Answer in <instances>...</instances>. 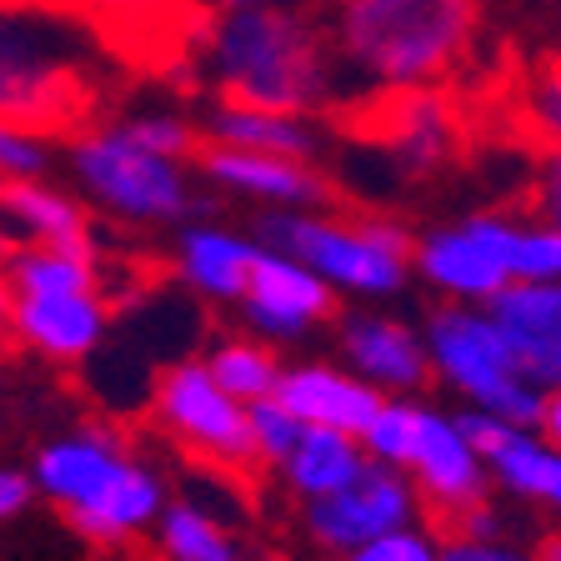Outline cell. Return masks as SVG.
I'll return each instance as SVG.
<instances>
[{
	"label": "cell",
	"mask_w": 561,
	"mask_h": 561,
	"mask_svg": "<svg viewBox=\"0 0 561 561\" xmlns=\"http://www.w3.org/2000/svg\"><path fill=\"white\" fill-rule=\"evenodd\" d=\"M181 60L210 101H245L296 116L356 111V85L336 50L321 0H271L241 11H201Z\"/></svg>",
	"instance_id": "6da1fadb"
},
{
	"label": "cell",
	"mask_w": 561,
	"mask_h": 561,
	"mask_svg": "<svg viewBox=\"0 0 561 561\" xmlns=\"http://www.w3.org/2000/svg\"><path fill=\"white\" fill-rule=\"evenodd\" d=\"M201 146H206L201 116L146 101L105 121H85L66 140L60 161L95 216L130 231H161V226H186L201 210Z\"/></svg>",
	"instance_id": "7a4b0ae2"
},
{
	"label": "cell",
	"mask_w": 561,
	"mask_h": 561,
	"mask_svg": "<svg viewBox=\"0 0 561 561\" xmlns=\"http://www.w3.org/2000/svg\"><path fill=\"white\" fill-rule=\"evenodd\" d=\"M356 105L451 85L481 41L486 0H321Z\"/></svg>",
	"instance_id": "3957f363"
},
{
	"label": "cell",
	"mask_w": 561,
	"mask_h": 561,
	"mask_svg": "<svg viewBox=\"0 0 561 561\" xmlns=\"http://www.w3.org/2000/svg\"><path fill=\"white\" fill-rule=\"evenodd\" d=\"M91 46H105V35L60 0L0 5V116L46 130L81 121L95 85Z\"/></svg>",
	"instance_id": "277c9868"
},
{
	"label": "cell",
	"mask_w": 561,
	"mask_h": 561,
	"mask_svg": "<svg viewBox=\"0 0 561 561\" xmlns=\"http://www.w3.org/2000/svg\"><path fill=\"white\" fill-rule=\"evenodd\" d=\"M256 236L271 251L306 261L331 291L351 306L397 301L416 276V236L391 216H346V210H266Z\"/></svg>",
	"instance_id": "5b68a950"
},
{
	"label": "cell",
	"mask_w": 561,
	"mask_h": 561,
	"mask_svg": "<svg viewBox=\"0 0 561 561\" xmlns=\"http://www.w3.org/2000/svg\"><path fill=\"white\" fill-rule=\"evenodd\" d=\"M426 351H432V371L446 391L477 411L512 421V426H537L547 407V386L522 371L512 336L502 331L491 306L442 301L426 321Z\"/></svg>",
	"instance_id": "8992f818"
},
{
	"label": "cell",
	"mask_w": 561,
	"mask_h": 561,
	"mask_svg": "<svg viewBox=\"0 0 561 561\" xmlns=\"http://www.w3.org/2000/svg\"><path fill=\"white\" fill-rule=\"evenodd\" d=\"M146 407H151L156 426L206 467L231 471V477L261 467L256 436H251V407L216 381L206 356H175L151 381Z\"/></svg>",
	"instance_id": "52a82bcc"
},
{
	"label": "cell",
	"mask_w": 561,
	"mask_h": 561,
	"mask_svg": "<svg viewBox=\"0 0 561 561\" xmlns=\"http://www.w3.org/2000/svg\"><path fill=\"white\" fill-rule=\"evenodd\" d=\"M516 221L502 210H477L461 221L416 236V280L442 301L491 306L516 286Z\"/></svg>",
	"instance_id": "ba28073f"
},
{
	"label": "cell",
	"mask_w": 561,
	"mask_h": 561,
	"mask_svg": "<svg viewBox=\"0 0 561 561\" xmlns=\"http://www.w3.org/2000/svg\"><path fill=\"white\" fill-rule=\"evenodd\" d=\"M416 512H421V491L407 477V467L366 461V471L351 486L331 491L321 502H306L301 526L327 557H346V551L366 547L376 537H391L401 526H416Z\"/></svg>",
	"instance_id": "9c48e42d"
},
{
	"label": "cell",
	"mask_w": 561,
	"mask_h": 561,
	"mask_svg": "<svg viewBox=\"0 0 561 561\" xmlns=\"http://www.w3.org/2000/svg\"><path fill=\"white\" fill-rule=\"evenodd\" d=\"M201 186L210 196L236 201V206L266 210H316L331 206V175L321 161L301 156H271V151H236V146H201L196 156Z\"/></svg>",
	"instance_id": "30bf717a"
},
{
	"label": "cell",
	"mask_w": 561,
	"mask_h": 561,
	"mask_svg": "<svg viewBox=\"0 0 561 561\" xmlns=\"http://www.w3.org/2000/svg\"><path fill=\"white\" fill-rule=\"evenodd\" d=\"M407 477L416 481L421 506H432L446 522H461L496 486L486 456L467 436L461 416L442 407H426V401H421V416H416V442H411V456H407Z\"/></svg>",
	"instance_id": "8fae6325"
},
{
	"label": "cell",
	"mask_w": 561,
	"mask_h": 561,
	"mask_svg": "<svg viewBox=\"0 0 561 561\" xmlns=\"http://www.w3.org/2000/svg\"><path fill=\"white\" fill-rule=\"evenodd\" d=\"M336 306H341V296L331 291L306 261L261 245L256 276H251V286H245L236 311H241L245 331H256L261 341L291 346V341H306V336H316V331L336 327V316H341Z\"/></svg>",
	"instance_id": "7c38bea8"
},
{
	"label": "cell",
	"mask_w": 561,
	"mask_h": 561,
	"mask_svg": "<svg viewBox=\"0 0 561 561\" xmlns=\"http://www.w3.org/2000/svg\"><path fill=\"white\" fill-rule=\"evenodd\" d=\"M362 116L371 121L397 175H436L442 165H451V156L461 151V136H467L461 105L446 85L376 95V101H362Z\"/></svg>",
	"instance_id": "4fadbf2b"
},
{
	"label": "cell",
	"mask_w": 561,
	"mask_h": 561,
	"mask_svg": "<svg viewBox=\"0 0 561 561\" xmlns=\"http://www.w3.org/2000/svg\"><path fill=\"white\" fill-rule=\"evenodd\" d=\"M336 356L341 366L371 381L381 397H416L432 381V351L426 331L411 327L407 316L381 311V306H351L336 316Z\"/></svg>",
	"instance_id": "5bb4252c"
},
{
	"label": "cell",
	"mask_w": 561,
	"mask_h": 561,
	"mask_svg": "<svg viewBox=\"0 0 561 561\" xmlns=\"http://www.w3.org/2000/svg\"><path fill=\"white\" fill-rule=\"evenodd\" d=\"M11 336L41 362L81 366L111 341V296L101 286H60V291H15Z\"/></svg>",
	"instance_id": "9a60e30c"
},
{
	"label": "cell",
	"mask_w": 561,
	"mask_h": 561,
	"mask_svg": "<svg viewBox=\"0 0 561 561\" xmlns=\"http://www.w3.org/2000/svg\"><path fill=\"white\" fill-rule=\"evenodd\" d=\"M467 436L481 446L491 467V481L516 496V502H531L541 512L561 516V446L551 442L541 426H512V421L491 416V411L461 407L456 411Z\"/></svg>",
	"instance_id": "2e32d148"
},
{
	"label": "cell",
	"mask_w": 561,
	"mask_h": 561,
	"mask_svg": "<svg viewBox=\"0 0 561 561\" xmlns=\"http://www.w3.org/2000/svg\"><path fill=\"white\" fill-rule=\"evenodd\" d=\"M256 261H261L256 231L206 221V216H191L186 226H175L171 241L175 286L206 306H241L245 286L256 276Z\"/></svg>",
	"instance_id": "e0dca14e"
},
{
	"label": "cell",
	"mask_w": 561,
	"mask_h": 561,
	"mask_svg": "<svg viewBox=\"0 0 561 561\" xmlns=\"http://www.w3.org/2000/svg\"><path fill=\"white\" fill-rule=\"evenodd\" d=\"M171 502L175 496H171L165 471L156 461H146V456L126 451L121 467L101 481V491H95L81 512H70L66 522L85 541H95V547H130V541L151 537Z\"/></svg>",
	"instance_id": "ac0fdd59"
},
{
	"label": "cell",
	"mask_w": 561,
	"mask_h": 561,
	"mask_svg": "<svg viewBox=\"0 0 561 561\" xmlns=\"http://www.w3.org/2000/svg\"><path fill=\"white\" fill-rule=\"evenodd\" d=\"M126 451H130L126 436L116 426H105V421H85V426L46 436V442L35 446V461H31L41 502H50L60 516L81 512L95 491H101V481L121 467Z\"/></svg>",
	"instance_id": "d6986e66"
},
{
	"label": "cell",
	"mask_w": 561,
	"mask_h": 561,
	"mask_svg": "<svg viewBox=\"0 0 561 561\" xmlns=\"http://www.w3.org/2000/svg\"><path fill=\"white\" fill-rule=\"evenodd\" d=\"M95 210L76 186H60L50 175L15 181L0 191V241L5 245H76L95 251Z\"/></svg>",
	"instance_id": "ffe728a7"
},
{
	"label": "cell",
	"mask_w": 561,
	"mask_h": 561,
	"mask_svg": "<svg viewBox=\"0 0 561 561\" xmlns=\"http://www.w3.org/2000/svg\"><path fill=\"white\" fill-rule=\"evenodd\" d=\"M276 397L306 426H327V432H351V436H362L386 401L371 381H362L341 362H291L286 376H280Z\"/></svg>",
	"instance_id": "44dd1931"
},
{
	"label": "cell",
	"mask_w": 561,
	"mask_h": 561,
	"mask_svg": "<svg viewBox=\"0 0 561 561\" xmlns=\"http://www.w3.org/2000/svg\"><path fill=\"white\" fill-rule=\"evenodd\" d=\"M201 136L210 146L301 156V161H321V151H327L321 116H296V111H271V105H245V101H206Z\"/></svg>",
	"instance_id": "7402d4cb"
},
{
	"label": "cell",
	"mask_w": 561,
	"mask_h": 561,
	"mask_svg": "<svg viewBox=\"0 0 561 561\" xmlns=\"http://www.w3.org/2000/svg\"><path fill=\"white\" fill-rule=\"evenodd\" d=\"M531 381L561 386V280H522L491 301Z\"/></svg>",
	"instance_id": "603a6c76"
},
{
	"label": "cell",
	"mask_w": 561,
	"mask_h": 561,
	"mask_svg": "<svg viewBox=\"0 0 561 561\" xmlns=\"http://www.w3.org/2000/svg\"><path fill=\"white\" fill-rule=\"evenodd\" d=\"M85 25L105 35V46H171L181 56L191 25H196V0H60Z\"/></svg>",
	"instance_id": "cb8c5ba5"
},
{
	"label": "cell",
	"mask_w": 561,
	"mask_h": 561,
	"mask_svg": "<svg viewBox=\"0 0 561 561\" xmlns=\"http://www.w3.org/2000/svg\"><path fill=\"white\" fill-rule=\"evenodd\" d=\"M506 121L531 151H561V50H537L502 85Z\"/></svg>",
	"instance_id": "d4e9b609"
},
{
	"label": "cell",
	"mask_w": 561,
	"mask_h": 561,
	"mask_svg": "<svg viewBox=\"0 0 561 561\" xmlns=\"http://www.w3.org/2000/svg\"><path fill=\"white\" fill-rule=\"evenodd\" d=\"M366 446L362 436L351 432H327V426H306V436L296 442V451L280 461V481H286V491H291L296 502H321V496H331V491L351 486V481L366 471Z\"/></svg>",
	"instance_id": "484cf974"
},
{
	"label": "cell",
	"mask_w": 561,
	"mask_h": 561,
	"mask_svg": "<svg viewBox=\"0 0 561 561\" xmlns=\"http://www.w3.org/2000/svg\"><path fill=\"white\" fill-rule=\"evenodd\" d=\"M161 561H256L206 502H171L151 531Z\"/></svg>",
	"instance_id": "4316f807"
},
{
	"label": "cell",
	"mask_w": 561,
	"mask_h": 561,
	"mask_svg": "<svg viewBox=\"0 0 561 561\" xmlns=\"http://www.w3.org/2000/svg\"><path fill=\"white\" fill-rule=\"evenodd\" d=\"M206 366L216 371V381L241 397L245 407L251 401H266L280 391V376H286V362L276 356L271 341H261L256 331H231V336H216L206 351Z\"/></svg>",
	"instance_id": "83f0119b"
},
{
	"label": "cell",
	"mask_w": 561,
	"mask_h": 561,
	"mask_svg": "<svg viewBox=\"0 0 561 561\" xmlns=\"http://www.w3.org/2000/svg\"><path fill=\"white\" fill-rule=\"evenodd\" d=\"M60 140L56 130L35 126L21 116H0V186H15V181H41L60 165Z\"/></svg>",
	"instance_id": "f1b7e54d"
},
{
	"label": "cell",
	"mask_w": 561,
	"mask_h": 561,
	"mask_svg": "<svg viewBox=\"0 0 561 561\" xmlns=\"http://www.w3.org/2000/svg\"><path fill=\"white\" fill-rule=\"evenodd\" d=\"M416 416H421L416 397H386L381 411L371 416V426L362 432L366 456H371V461H386V467H407L411 442H416Z\"/></svg>",
	"instance_id": "f546056e"
},
{
	"label": "cell",
	"mask_w": 561,
	"mask_h": 561,
	"mask_svg": "<svg viewBox=\"0 0 561 561\" xmlns=\"http://www.w3.org/2000/svg\"><path fill=\"white\" fill-rule=\"evenodd\" d=\"M251 436H256L261 467H280L296 451V442L306 436V421L280 397H266V401H251Z\"/></svg>",
	"instance_id": "4dcf8cb0"
},
{
	"label": "cell",
	"mask_w": 561,
	"mask_h": 561,
	"mask_svg": "<svg viewBox=\"0 0 561 561\" xmlns=\"http://www.w3.org/2000/svg\"><path fill=\"white\" fill-rule=\"evenodd\" d=\"M522 280H561V226L557 221H516V286Z\"/></svg>",
	"instance_id": "1f68e13d"
},
{
	"label": "cell",
	"mask_w": 561,
	"mask_h": 561,
	"mask_svg": "<svg viewBox=\"0 0 561 561\" xmlns=\"http://www.w3.org/2000/svg\"><path fill=\"white\" fill-rule=\"evenodd\" d=\"M336 561H442V537H432L426 526H401L391 537H376Z\"/></svg>",
	"instance_id": "d6a6232c"
},
{
	"label": "cell",
	"mask_w": 561,
	"mask_h": 561,
	"mask_svg": "<svg viewBox=\"0 0 561 561\" xmlns=\"http://www.w3.org/2000/svg\"><path fill=\"white\" fill-rule=\"evenodd\" d=\"M442 561H541V557L506 537H467V531H451V537H442Z\"/></svg>",
	"instance_id": "836d02e7"
},
{
	"label": "cell",
	"mask_w": 561,
	"mask_h": 561,
	"mask_svg": "<svg viewBox=\"0 0 561 561\" xmlns=\"http://www.w3.org/2000/svg\"><path fill=\"white\" fill-rule=\"evenodd\" d=\"M531 210L561 226V151H541L531 171Z\"/></svg>",
	"instance_id": "e575fe53"
},
{
	"label": "cell",
	"mask_w": 561,
	"mask_h": 561,
	"mask_svg": "<svg viewBox=\"0 0 561 561\" xmlns=\"http://www.w3.org/2000/svg\"><path fill=\"white\" fill-rule=\"evenodd\" d=\"M35 496H41V486H35L31 467H11V461H0V526L31 512Z\"/></svg>",
	"instance_id": "d590c367"
},
{
	"label": "cell",
	"mask_w": 561,
	"mask_h": 561,
	"mask_svg": "<svg viewBox=\"0 0 561 561\" xmlns=\"http://www.w3.org/2000/svg\"><path fill=\"white\" fill-rule=\"evenodd\" d=\"M456 531H467V537H502V512H496V506H491V496L481 506H471L467 516H461V522H451Z\"/></svg>",
	"instance_id": "8d00e7d4"
},
{
	"label": "cell",
	"mask_w": 561,
	"mask_h": 561,
	"mask_svg": "<svg viewBox=\"0 0 561 561\" xmlns=\"http://www.w3.org/2000/svg\"><path fill=\"white\" fill-rule=\"evenodd\" d=\"M537 426L561 446V386H551V391H547V407H541V421H537Z\"/></svg>",
	"instance_id": "74e56055"
},
{
	"label": "cell",
	"mask_w": 561,
	"mask_h": 561,
	"mask_svg": "<svg viewBox=\"0 0 561 561\" xmlns=\"http://www.w3.org/2000/svg\"><path fill=\"white\" fill-rule=\"evenodd\" d=\"M241 5H271V0H196V11H241Z\"/></svg>",
	"instance_id": "f35d334b"
},
{
	"label": "cell",
	"mask_w": 561,
	"mask_h": 561,
	"mask_svg": "<svg viewBox=\"0 0 561 561\" xmlns=\"http://www.w3.org/2000/svg\"><path fill=\"white\" fill-rule=\"evenodd\" d=\"M547 31H551V50H561V0L547 5Z\"/></svg>",
	"instance_id": "ab89813d"
},
{
	"label": "cell",
	"mask_w": 561,
	"mask_h": 561,
	"mask_svg": "<svg viewBox=\"0 0 561 561\" xmlns=\"http://www.w3.org/2000/svg\"><path fill=\"white\" fill-rule=\"evenodd\" d=\"M0 331H11V286H5V271H0Z\"/></svg>",
	"instance_id": "60d3db41"
},
{
	"label": "cell",
	"mask_w": 561,
	"mask_h": 561,
	"mask_svg": "<svg viewBox=\"0 0 561 561\" xmlns=\"http://www.w3.org/2000/svg\"><path fill=\"white\" fill-rule=\"evenodd\" d=\"M537 557H541V561H561V531H551V537H541Z\"/></svg>",
	"instance_id": "b9f144b4"
},
{
	"label": "cell",
	"mask_w": 561,
	"mask_h": 561,
	"mask_svg": "<svg viewBox=\"0 0 561 561\" xmlns=\"http://www.w3.org/2000/svg\"><path fill=\"white\" fill-rule=\"evenodd\" d=\"M0 256H5V241H0Z\"/></svg>",
	"instance_id": "7bdbcfd3"
},
{
	"label": "cell",
	"mask_w": 561,
	"mask_h": 561,
	"mask_svg": "<svg viewBox=\"0 0 561 561\" xmlns=\"http://www.w3.org/2000/svg\"><path fill=\"white\" fill-rule=\"evenodd\" d=\"M0 191H5V186H0Z\"/></svg>",
	"instance_id": "ee69618b"
}]
</instances>
